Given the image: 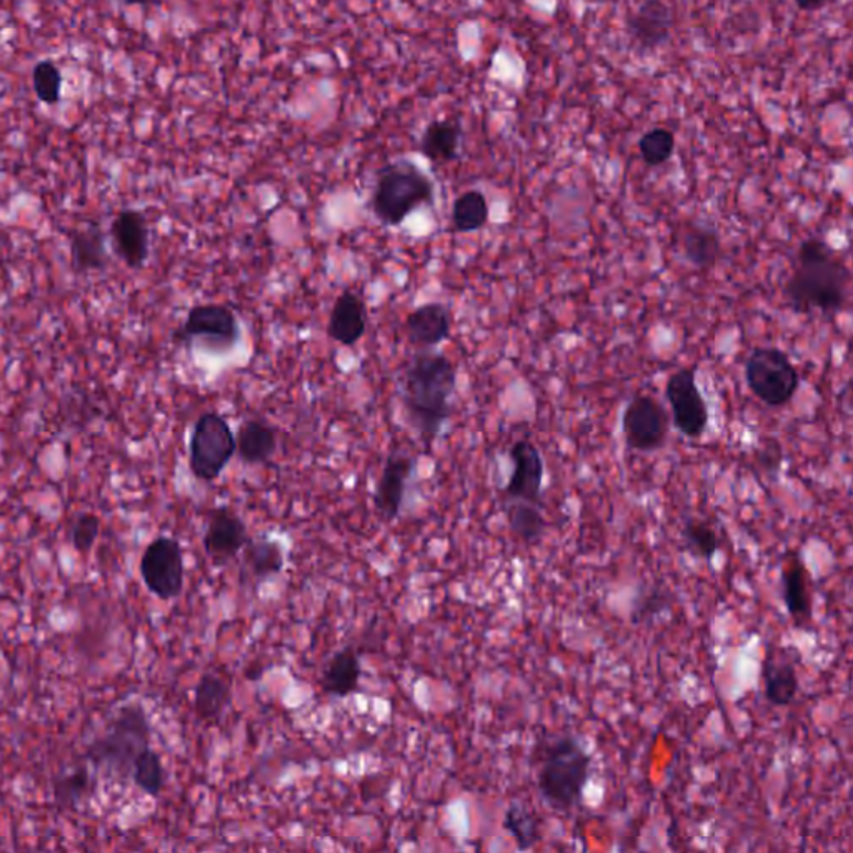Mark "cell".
Listing matches in <instances>:
<instances>
[{
    "mask_svg": "<svg viewBox=\"0 0 853 853\" xmlns=\"http://www.w3.org/2000/svg\"><path fill=\"white\" fill-rule=\"evenodd\" d=\"M745 382L767 407H784L797 394L800 375L784 350L756 347L745 360Z\"/></svg>",
    "mask_w": 853,
    "mask_h": 853,
    "instance_id": "8992f818",
    "label": "cell"
},
{
    "mask_svg": "<svg viewBox=\"0 0 853 853\" xmlns=\"http://www.w3.org/2000/svg\"><path fill=\"white\" fill-rule=\"evenodd\" d=\"M457 369L444 353L420 350L401 379V397L408 424L425 440H436L452 415Z\"/></svg>",
    "mask_w": 853,
    "mask_h": 853,
    "instance_id": "6da1fadb",
    "label": "cell"
},
{
    "mask_svg": "<svg viewBox=\"0 0 853 853\" xmlns=\"http://www.w3.org/2000/svg\"><path fill=\"white\" fill-rule=\"evenodd\" d=\"M415 470V459L402 450H392L385 460L381 478L373 492V505L384 520L391 523L401 514L408 481Z\"/></svg>",
    "mask_w": 853,
    "mask_h": 853,
    "instance_id": "5bb4252c",
    "label": "cell"
},
{
    "mask_svg": "<svg viewBox=\"0 0 853 853\" xmlns=\"http://www.w3.org/2000/svg\"><path fill=\"white\" fill-rule=\"evenodd\" d=\"M231 684L221 675L207 672L199 678L194 688L195 716L204 722H215L231 704Z\"/></svg>",
    "mask_w": 853,
    "mask_h": 853,
    "instance_id": "484cf974",
    "label": "cell"
},
{
    "mask_svg": "<svg viewBox=\"0 0 853 853\" xmlns=\"http://www.w3.org/2000/svg\"><path fill=\"white\" fill-rule=\"evenodd\" d=\"M782 601L797 626L812 620V597H810L809 571L801 557H794L785 563L781 574Z\"/></svg>",
    "mask_w": 853,
    "mask_h": 853,
    "instance_id": "ffe728a7",
    "label": "cell"
},
{
    "mask_svg": "<svg viewBox=\"0 0 853 853\" xmlns=\"http://www.w3.org/2000/svg\"><path fill=\"white\" fill-rule=\"evenodd\" d=\"M366 302L352 291H344L332 307L327 322V336L344 347H352L366 336Z\"/></svg>",
    "mask_w": 853,
    "mask_h": 853,
    "instance_id": "ac0fdd59",
    "label": "cell"
},
{
    "mask_svg": "<svg viewBox=\"0 0 853 853\" xmlns=\"http://www.w3.org/2000/svg\"><path fill=\"white\" fill-rule=\"evenodd\" d=\"M111 240L112 249L125 266L142 269L149 257V225L146 215L134 209L119 212L112 221Z\"/></svg>",
    "mask_w": 853,
    "mask_h": 853,
    "instance_id": "9a60e30c",
    "label": "cell"
},
{
    "mask_svg": "<svg viewBox=\"0 0 853 853\" xmlns=\"http://www.w3.org/2000/svg\"><path fill=\"white\" fill-rule=\"evenodd\" d=\"M665 397L671 404L675 429L687 439H700L707 430L708 408L697 385L695 367H685L669 377Z\"/></svg>",
    "mask_w": 853,
    "mask_h": 853,
    "instance_id": "8fae6325",
    "label": "cell"
},
{
    "mask_svg": "<svg viewBox=\"0 0 853 853\" xmlns=\"http://www.w3.org/2000/svg\"><path fill=\"white\" fill-rule=\"evenodd\" d=\"M117 2H121V4H124V5H132V4H146V2H149V0H117Z\"/></svg>",
    "mask_w": 853,
    "mask_h": 853,
    "instance_id": "f35d334b",
    "label": "cell"
},
{
    "mask_svg": "<svg viewBox=\"0 0 853 853\" xmlns=\"http://www.w3.org/2000/svg\"><path fill=\"white\" fill-rule=\"evenodd\" d=\"M764 694L774 707H788L797 698L798 675L788 653H768L762 667Z\"/></svg>",
    "mask_w": 853,
    "mask_h": 853,
    "instance_id": "44dd1931",
    "label": "cell"
},
{
    "mask_svg": "<svg viewBox=\"0 0 853 853\" xmlns=\"http://www.w3.org/2000/svg\"><path fill=\"white\" fill-rule=\"evenodd\" d=\"M285 566L282 546L269 537H250L243 549V571L256 582L269 581Z\"/></svg>",
    "mask_w": 853,
    "mask_h": 853,
    "instance_id": "603a6c76",
    "label": "cell"
},
{
    "mask_svg": "<svg viewBox=\"0 0 853 853\" xmlns=\"http://www.w3.org/2000/svg\"><path fill=\"white\" fill-rule=\"evenodd\" d=\"M408 343L422 350L440 346L449 339L452 332V315L449 308L439 302H429L414 308L404 322Z\"/></svg>",
    "mask_w": 853,
    "mask_h": 853,
    "instance_id": "2e32d148",
    "label": "cell"
},
{
    "mask_svg": "<svg viewBox=\"0 0 853 853\" xmlns=\"http://www.w3.org/2000/svg\"><path fill=\"white\" fill-rule=\"evenodd\" d=\"M362 665L353 646L344 647L328 659L321 675L322 692L328 697L346 698L359 691Z\"/></svg>",
    "mask_w": 853,
    "mask_h": 853,
    "instance_id": "d6986e66",
    "label": "cell"
},
{
    "mask_svg": "<svg viewBox=\"0 0 853 853\" xmlns=\"http://www.w3.org/2000/svg\"><path fill=\"white\" fill-rule=\"evenodd\" d=\"M235 453L247 465L269 462L277 450V434L272 425L260 418L244 422L235 436Z\"/></svg>",
    "mask_w": 853,
    "mask_h": 853,
    "instance_id": "7402d4cb",
    "label": "cell"
},
{
    "mask_svg": "<svg viewBox=\"0 0 853 853\" xmlns=\"http://www.w3.org/2000/svg\"><path fill=\"white\" fill-rule=\"evenodd\" d=\"M235 436L231 425L217 412H205L195 422L189 444V467L194 478L214 482L235 456Z\"/></svg>",
    "mask_w": 853,
    "mask_h": 853,
    "instance_id": "52a82bcc",
    "label": "cell"
},
{
    "mask_svg": "<svg viewBox=\"0 0 853 853\" xmlns=\"http://www.w3.org/2000/svg\"><path fill=\"white\" fill-rule=\"evenodd\" d=\"M491 209L481 191H467L456 199L452 205V225L460 234L478 232L489 222Z\"/></svg>",
    "mask_w": 853,
    "mask_h": 853,
    "instance_id": "f546056e",
    "label": "cell"
},
{
    "mask_svg": "<svg viewBox=\"0 0 853 853\" xmlns=\"http://www.w3.org/2000/svg\"><path fill=\"white\" fill-rule=\"evenodd\" d=\"M850 270L835 250L819 237L798 247L797 267L785 283L787 305L797 314L835 315L849 299Z\"/></svg>",
    "mask_w": 853,
    "mask_h": 853,
    "instance_id": "7a4b0ae2",
    "label": "cell"
},
{
    "mask_svg": "<svg viewBox=\"0 0 853 853\" xmlns=\"http://www.w3.org/2000/svg\"><path fill=\"white\" fill-rule=\"evenodd\" d=\"M592 755L575 737L550 743L537 775L540 797L557 812H571L584 798L591 778Z\"/></svg>",
    "mask_w": 853,
    "mask_h": 853,
    "instance_id": "3957f363",
    "label": "cell"
},
{
    "mask_svg": "<svg viewBox=\"0 0 853 853\" xmlns=\"http://www.w3.org/2000/svg\"><path fill=\"white\" fill-rule=\"evenodd\" d=\"M101 534V518L93 514H80L72 527V546L77 552L89 553Z\"/></svg>",
    "mask_w": 853,
    "mask_h": 853,
    "instance_id": "d590c367",
    "label": "cell"
},
{
    "mask_svg": "<svg viewBox=\"0 0 853 853\" xmlns=\"http://www.w3.org/2000/svg\"><path fill=\"white\" fill-rule=\"evenodd\" d=\"M830 0H795V4L801 9V11H816V9L822 8Z\"/></svg>",
    "mask_w": 853,
    "mask_h": 853,
    "instance_id": "74e56055",
    "label": "cell"
},
{
    "mask_svg": "<svg viewBox=\"0 0 853 853\" xmlns=\"http://www.w3.org/2000/svg\"><path fill=\"white\" fill-rule=\"evenodd\" d=\"M684 257L698 270H710L720 259V235L710 225H694L682 240Z\"/></svg>",
    "mask_w": 853,
    "mask_h": 853,
    "instance_id": "4316f807",
    "label": "cell"
},
{
    "mask_svg": "<svg viewBox=\"0 0 853 853\" xmlns=\"http://www.w3.org/2000/svg\"><path fill=\"white\" fill-rule=\"evenodd\" d=\"M434 204V183L407 160L388 164L377 173L372 211L377 221L397 227L422 205Z\"/></svg>",
    "mask_w": 853,
    "mask_h": 853,
    "instance_id": "5b68a950",
    "label": "cell"
},
{
    "mask_svg": "<svg viewBox=\"0 0 853 853\" xmlns=\"http://www.w3.org/2000/svg\"><path fill=\"white\" fill-rule=\"evenodd\" d=\"M32 86H34L38 101L47 105L57 104L60 101V90H63V74H60L59 67L50 60L35 64L34 72H32Z\"/></svg>",
    "mask_w": 853,
    "mask_h": 853,
    "instance_id": "e575fe53",
    "label": "cell"
},
{
    "mask_svg": "<svg viewBox=\"0 0 853 853\" xmlns=\"http://www.w3.org/2000/svg\"><path fill=\"white\" fill-rule=\"evenodd\" d=\"M249 539V529L243 517L235 514L232 508L217 507L209 515L207 529L202 543L212 562L215 565H224L243 552Z\"/></svg>",
    "mask_w": 853,
    "mask_h": 853,
    "instance_id": "4fadbf2b",
    "label": "cell"
},
{
    "mask_svg": "<svg viewBox=\"0 0 853 853\" xmlns=\"http://www.w3.org/2000/svg\"><path fill=\"white\" fill-rule=\"evenodd\" d=\"M141 577L160 601H173L183 591L186 563L182 546L173 537H157L142 553Z\"/></svg>",
    "mask_w": 853,
    "mask_h": 853,
    "instance_id": "9c48e42d",
    "label": "cell"
},
{
    "mask_svg": "<svg viewBox=\"0 0 853 853\" xmlns=\"http://www.w3.org/2000/svg\"><path fill=\"white\" fill-rule=\"evenodd\" d=\"M669 430L671 417L665 407L650 395H633L622 415V433L627 447L636 452H655L667 442Z\"/></svg>",
    "mask_w": 853,
    "mask_h": 853,
    "instance_id": "30bf717a",
    "label": "cell"
},
{
    "mask_svg": "<svg viewBox=\"0 0 853 853\" xmlns=\"http://www.w3.org/2000/svg\"><path fill=\"white\" fill-rule=\"evenodd\" d=\"M462 128L453 121H434L420 138V153L436 164H446L459 157Z\"/></svg>",
    "mask_w": 853,
    "mask_h": 853,
    "instance_id": "d4e9b609",
    "label": "cell"
},
{
    "mask_svg": "<svg viewBox=\"0 0 853 853\" xmlns=\"http://www.w3.org/2000/svg\"><path fill=\"white\" fill-rule=\"evenodd\" d=\"M669 605H671L669 592L660 587H650L649 591L642 592L633 602V617L640 620L653 617V615L665 610Z\"/></svg>",
    "mask_w": 853,
    "mask_h": 853,
    "instance_id": "8d00e7d4",
    "label": "cell"
},
{
    "mask_svg": "<svg viewBox=\"0 0 853 853\" xmlns=\"http://www.w3.org/2000/svg\"><path fill=\"white\" fill-rule=\"evenodd\" d=\"M640 156L650 167H659L671 159L675 149V137L667 128H653L643 134L639 142Z\"/></svg>",
    "mask_w": 853,
    "mask_h": 853,
    "instance_id": "836d02e7",
    "label": "cell"
},
{
    "mask_svg": "<svg viewBox=\"0 0 853 853\" xmlns=\"http://www.w3.org/2000/svg\"><path fill=\"white\" fill-rule=\"evenodd\" d=\"M505 832L510 833L520 852L534 849L540 840V822L536 812L524 801L512 800L502 820Z\"/></svg>",
    "mask_w": 853,
    "mask_h": 853,
    "instance_id": "f1b7e54d",
    "label": "cell"
},
{
    "mask_svg": "<svg viewBox=\"0 0 853 853\" xmlns=\"http://www.w3.org/2000/svg\"><path fill=\"white\" fill-rule=\"evenodd\" d=\"M672 24V11L663 0H643L627 21V31L642 49L652 50L667 41Z\"/></svg>",
    "mask_w": 853,
    "mask_h": 853,
    "instance_id": "e0dca14e",
    "label": "cell"
},
{
    "mask_svg": "<svg viewBox=\"0 0 853 853\" xmlns=\"http://www.w3.org/2000/svg\"><path fill=\"white\" fill-rule=\"evenodd\" d=\"M505 515L510 532L527 546H536L546 536L547 520L539 505L530 502L508 501Z\"/></svg>",
    "mask_w": 853,
    "mask_h": 853,
    "instance_id": "83f0119b",
    "label": "cell"
},
{
    "mask_svg": "<svg viewBox=\"0 0 853 853\" xmlns=\"http://www.w3.org/2000/svg\"><path fill=\"white\" fill-rule=\"evenodd\" d=\"M682 542H684L685 549L697 557V559L710 562L719 552V536L716 530L708 526L707 523H702L697 518H688L685 520L684 527H682Z\"/></svg>",
    "mask_w": 853,
    "mask_h": 853,
    "instance_id": "d6a6232c",
    "label": "cell"
},
{
    "mask_svg": "<svg viewBox=\"0 0 853 853\" xmlns=\"http://www.w3.org/2000/svg\"><path fill=\"white\" fill-rule=\"evenodd\" d=\"M90 792V775L86 765L54 777V801L60 810L76 809Z\"/></svg>",
    "mask_w": 853,
    "mask_h": 853,
    "instance_id": "1f68e13d",
    "label": "cell"
},
{
    "mask_svg": "<svg viewBox=\"0 0 853 853\" xmlns=\"http://www.w3.org/2000/svg\"><path fill=\"white\" fill-rule=\"evenodd\" d=\"M69 240L72 262L79 272L104 269L108 263L105 235L98 225L93 224L70 232Z\"/></svg>",
    "mask_w": 853,
    "mask_h": 853,
    "instance_id": "cb8c5ba5",
    "label": "cell"
},
{
    "mask_svg": "<svg viewBox=\"0 0 853 853\" xmlns=\"http://www.w3.org/2000/svg\"><path fill=\"white\" fill-rule=\"evenodd\" d=\"M239 339V318L222 304L195 305L187 314L182 327L173 334L177 344L191 346L201 340L207 349L221 353L234 349Z\"/></svg>",
    "mask_w": 853,
    "mask_h": 853,
    "instance_id": "ba28073f",
    "label": "cell"
},
{
    "mask_svg": "<svg viewBox=\"0 0 853 853\" xmlns=\"http://www.w3.org/2000/svg\"><path fill=\"white\" fill-rule=\"evenodd\" d=\"M131 777L144 794L159 797L166 787V768H164L159 753L150 747L142 750L132 765Z\"/></svg>",
    "mask_w": 853,
    "mask_h": 853,
    "instance_id": "4dcf8cb0",
    "label": "cell"
},
{
    "mask_svg": "<svg viewBox=\"0 0 853 853\" xmlns=\"http://www.w3.org/2000/svg\"><path fill=\"white\" fill-rule=\"evenodd\" d=\"M512 473L505 485L507 501L540 505L546 463L542 453L530 440H517L510 449Z\"/></svg>",
    "mask_w": 853,
    "mask_h": 853,
    "instance_id": "7c38bea8",
    "label": "cell"
},
{
    "mask_svg": "<svg viewBox=\"0 0 853 853\" xmlns=\"http://www.w3.org/2000/svg\"><path fill=\"white\" fill-rule=\"evenodd\" d=\"M153 727L146 708L137 702L125 704L108 723V729L87 747V759L96 767H108L122 778L132 775V765L142 750L150 747Z\"/></svg>",
    "mask_w": 853,
    "mask_h": 853,
    "instance_id": "277c9868",
    "label": "cell"
}]
</instances>
